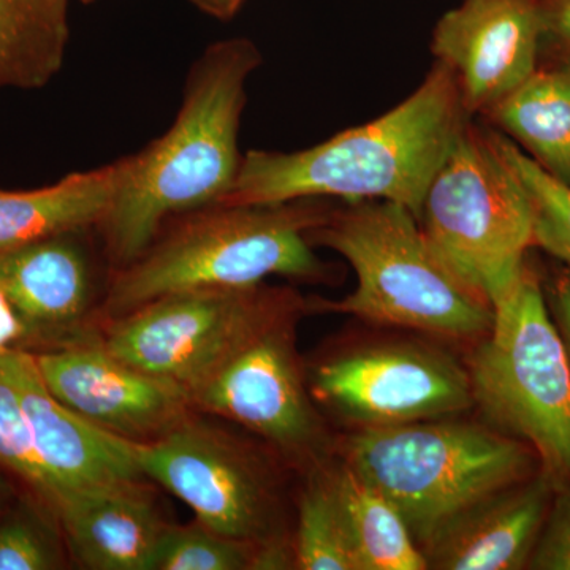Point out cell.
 Masks as SVG:
<instances>
[{
	"mask_svg": "<svg viewBox=\"0 0 570 570\" xmlns=\"http://www.w3.org/2000/svg\"><path fill=\"white\" fill-rule=\"evenodd\" d=\"M469 119L455 75L434 61L422 85L374 121L303 151L246 153L219 204L385 200L417 217L431 179Z\"/></svg>",
	"mask_w": 570,
	"mask_h": 570,
	"instance_id": "1",
	"label": "cell"
},
{
	"mask_svg": "<svg viewBox=\"0 0 570 570\" xmlns=\"http://www.w3.org/2000/svg\"><path fill=\"white\" fill-rule=\"evenodd\" d=\"M261 63L247 39L217 41L194 63L175 122L135 154L129 179L99 225L119 268L137 261L165 223L219 204L232 189L243 159L247 78Z\"/></svg>",
	"mask_w": 570,
	"mask_h": 570,
	"instance_id": "2",
	"label": "cell"
},
{
	"mask_svg": "<svg viewBox=\"0 0 570 570\" xmlns=\"http://www.w3.org/2000/svg\"><path fill=\"white\" fill-rule=\"evenodd\" d=\"M332 198L272 205L216 204L183 214L167 234L122 266L107 296L119 317L160 296L205 288H246L269 276L317 281L328 276L309 234L328 219Z\"/></svg>",
	"mask_w": 570,
	"mask_h": 570,
	"instance_id": "3",
	"label": "cell"
},
{
	"mask_svg": "<svg viewBox=\"0 0 570 570\" xmlns=\"http://www.w3.org/2000/svg\"><path fill=\"white\" fill-rule=\"evenodd\" d=\"M346 461L395 505L423 553L468 510L540 471L519 439L434 420L363 426L347 441Z\"/></svg>",
	"mask_w": 570,
	"mask_h": 570,
	"instance_id": "4",
	"label": "cell"
},
{
	"mask_svg": "<svg viewBox=\"0 0 570 570\" xmlns=\"http://www.w3.org/2000/svg\"><path fill=\"white\" fill-rule=\"evenodd\" d=\"M343 204L307 234L355 272V291L326 309L434 335L489 333L493 307L441 261L411 209L385 200Z\"/></svg>",
	"mask_w": 570,
	"mask_h": 570,
	"instance_id": "5",
	"label": "cell"
},
{
	"mask_svg": "<svg viewBox=\"0 0 570 570\" xmlns=\"http://www.w3.org/2000/svg\"><path fill=\"white\" fill-rule=\"evenodd\" d=\"M472 400L498 431L530 445L557 491L570 489V366L528 257L469 366Z\"/></svg>",
	"mask_w": 570,
	"mask_h": 570,
	"instance_id": "6",
	"label": "cell"
},
{
	"mask_svg": "<svg viewBox=\"0 0 570 570\" xmlns=\"http://www.w3.org/2000/svg\"><path fill=\"white\" fill-rule=\"evenodd\" d=\"M441 261L493 307L530 257L532 214L489 126L464 124L428 186L417 216Z\"/></svg>",
	"mask_w": 570,
	"mask_h": 570,
	"instance_id": "7",
	"label": "cell"
},
{
	"mask_svg": "<svg viewBox=\"0 0 570 570\" xmlns=\"http://www.w3.org/2000/svg\"><path fill=\"white\" fill-rule=\"evenodd\" d=\"M295 302L291 292L264 284L165 295L116 317L104 347L189 397L262 325L294 309Z\"/></svg>",
	"mask_w": 570,
	"mask_h": 570,
	"instance_id": "8",
	"label": "cell"
},
{
	"mask_svg": "<svg viewBox=\"0 0 570 570\" xmlns=\"http://www.w3.org/2000/svg\"><path fill=\"white\" fill-rule=\"evenodd\" d=\"M317 395L363 426L438 420L472 406L468 371L448 355L407 344L366 347L316 371Z\"/></svg>",
	"mask_w": 570,
	"mask_h": 570,
	"instance_id": "9",
	"label": "cell"
},
{
	"mask_svg": "<svg viewBox=\"0 0 570 570\" xmlns=\"http://www.w3.org/2000/svg\"><path fill=\"white\" fill-rule=\"evenodd\" d=\"M292 313L262 325L189 400L283 448L299 450L317 441L321 422L303 384L288 322Z\"/></svg>",
	"mask_w": 570,
	"mask_h": 570,
	"instance_id": "10",
	"label": "cell"
},
{
	"mask_svg": "<svg viewBox=\"0 0 570 570\" xmlns=\"http://www.w3.org/2000/svg\"><path fill=\"white\" fill-rule=\"evenodd\" d=\"M135 455L145 478L186 502L205 527L266 542L269 501L264 479L220 434L186 420L163 438L135 442Z\"/></svg>",
	"mask_w": 570,
	"mask_h": 570,
	"instance_id": "11",
	"label": "cell"
},
{
	"mask_svg": "<svg viewBox=\"0 0 570 570\" xmlns=\"http://www.w3.org/2000/svg\"><path fill=\"white\" fill-rule=\"evenodd\" d=\"M32 355L52 396L118 436L149 442L189 420L193 403L186 393L104 346H59Z\"/></svg>",
	"mask_w": 570,
	"mask_h": 570,
	"instance_id": "12",
	"label": "cell"
},
{
	"mask_svg": "<svg viewBox=\"0 0 570 570\" xmlns=\"http://www.w3.org/2000/svg\"><path fill=\"white\" fill-rule=\"evenodd\" d=\"M539 39V0H463L434 26L431 51L480 118L538 69Z\"/></svg>",
	"mask_w": 570,
	"mask_h": 570,
	"instance_id": "13",
	"label": "cell"
},
{
	"mask_svg": "<svg viewBox=\"0 0 570 570\" xmlns=\"http://www.w3.org/2000/svg\"><path fill=\"white\" fill-rule=\"evenodd\" d=\"M2 355L31 426L37 455L58 494V517L75 494L141 482L145 474L134 441L94 425L52 396L32 352L17 348L2 351Z\"/></svg>",
	"mask_w": 570,
	"mask_h": 570,
	"instance_id": "14",
	"label": "cell"
},
{
	"mask_svg": "<svg viewBox=\"0 0 570 570\" xmlns=\"http://www.w3.org/2000/svg\"><path fill=\"white\" fill-rule=\"evenodd\" d=\"M542 471L468 510L425 551L428 568L528 569L553 502Z\"/></svg>",
	"mask_w": 570,
	"mask_h": 570,
	"instance_id": "15",
	"label": "cell"
},
{
	"mask_svg": "<svg viewBox=\"0 0 570 570\" xmlns=\"http://www.w3.org/2000/svg\"><path fill=\"white\" fill-rule=\"evenodd\" d=\"M73 235L0 253V291L26 326L28 352L50 343L85 316L91 273Z\"/></svg>",
	"mask_w": 570,
	"mask_h": 570,
	"instance_id": "16",
	"label": "cell"
},
{
	"mask_svg": "<svg viewBox=\"0 0 570 570\" xmlns=\"http://www.w3.org/2000/svg\"><path fill=\"white\" fill-rule=\"evenodd\" d=\"M58 523L71 553L97 570H154L168 530L140 482L75 494Z\"/></svg>",
	"mask_w": 570,
	"mask_h": 570,
	"instance_id": "17",
	"label": "cell"
},
{
	"mask_svg": "<svg viewBox=\"0 0 570 570\" xmlns=\"http://www.w3.org/2000/svg\"><path fill=\"white\" fill-rule=\"evenodd\" d=\"M134 163L135 154L40 189H0V253L102 224Z\"/></svg>",
	"mask_w": 570,
	"mask_h": 570,
	"instance_id": "18",
	"label": "cell"
},
{
	"mask_svg": "<svg viewBox=\"0 0 570 570\" xmlns=\"http://www.w3.org/2000/svg\"><path fill=\"white\" fill-rule=\"evenodd\" d=\"M480 119L570 187V70L538 67Z\"/></svg>",
	"mask_w": 570,
	"mask_h": 570,
	"instance_id": "19",
	"label": "cell"
},
{
	"mask_svg": "<svg viewBox=\"0 0 570 570\" xmlns=\"http://www.w3.org/2000/svg\"><path fill=\"white\" fill-rule=\"evenodd\" d=\"M69 0H0V89L43 88L62 69Z\"/></svg>",
	"mask_w": 570,
	"mask_h": 570,
	"instance_id": "20",
	"label": "cell"
},
{
	"mask_svg": "<svg viewBox=\"0 0 570 570\" xmlns=\"http://www.w3.org/2000/svg\"><path fill=\"white\" fill-rule=\"evenodd\" d=\"M333 483L358 570L428 569L425 553L387 498L344 466Z\"/></svg>",
	"mask_w": 570,
	"mask_h": 570,
	"instance_id": "21",
	"label": "cell"
},
{
	"mask_svg": "<svg viewBox=\"0 0 570 570\" xmlns=\"http://www.w3.org/2000/svg\"><path fill=\"white\" fill-rule=\"evenodd\" d=\"M490 130L499 154L530 202L534 247L570 268V187L547 174L505 135Z\"/></svg>",
	"mask_w": 570,
	"mask_h": 570,
	"instance_id": "22",
	"label": "cell"
},
{
	"mask_svg": "<svg viewBox=\"0 0 570 570\" xmlns=\"http://www.w3.org/2000/svg\"><path fill=\"white\" fill-rule=\"evenodd\" d=\"M296 568L358 570L333 479L316 480L299 501Z\"/></svg>",
	"mask_w": 570,
	"mask_h": 570,
	"instance_id": "23",
	"label": "cell"
},
{
	"mask_svg": "<svg viewBox=\"0 0 570 570\" xmlns=\"http://www.w3.org/2000/svg\"><path fill=\"white\" fill-rule=\"evenodd\" d=\"M0 468L13 475L39 508L58 517L59 501L47 471L41 466L31 426L22 409L20 395L11 381L0 351Z\"/></svg>",
	"mask_w": 570,
	"mask_h": 570,
	"instance_id": "24",
	"label": "cell"
},
{
	"mask_svg": "<svg viewBox=\"0 0 570 570\" xmlns=\"http://www.w3.org/2000/svg\"><path fill=\"white\" fill-rule=\"evenodd\" d=\"M262 542L225 535L197 521L165 532L154 570L254 569Z\"/></svg>",
	"mask_w": 570,
	"mask_h": 570,
	"instance_id": "25",
	"label": "cell"
},
{
	"mask_svg": "<svg viewBox=\"0 0 570 570\" xmlns=\"http://www.w3.org/2000/svg\"><path fill=\"white\" fill-rule=\"evenodd\" d=\"M58 558L32 521L14 517L0 523V570H48Z\"/></svg>",
	"mask_w": 570,
	"mask_h": 570,
	"instance_id": "26",
	"label": "cell"
},
{
	"mask_svg": "<svg viewBox=\"0 0 570 570\" xmlns=\"http://www.w3.org/2000/svg\"><path fill=\"white\" fill-rule=\"evenodd\" d=\"M528 569L570 570V489L554 493Z\"/></svg>",
	"mask_w": 570,
	"mask_h": 570,
	"instance_id": "27",
	"label": "cell"
},
{
	"mask_svg": "<svg viewBox=\"0 0 570 570\" xmlns=\"http://www.w3.org/2000/svg\"><path fill=\"white\" fill-rule=\"evenodd\" d=\"M538 67L570 70V0H539Z\"/></svg>",
	"mask_w": 570,
	"mask_h": 570,
	"instance_id": "28",
	"label": "cell"
},
{
	"mask_svg": "<svg viewBox=\"0 0 570 570\" xmlns=\"http://www.w3.org/2000/svg\"><path fill=\"white\" fill-rule=\"evenodd\" d=\"M543 295H546L547 307L550 316L557 326L558 335L564 346L570 366V268L566 265H558L551 269L549 277L542 279Z\"/></svg>",
	"mask_w": 570,
	"mask_h": 570,
	"instance_id": "29",
	"label": "cell"
},
{
	"mask_svg": "<svg viewBox=\"0 0 570 570\" xmlns=\"http://www.w3.org/2000/svg\"><path fill=\"white\" fill-rule=\"evenodd\" d=\"M28 351V332L0 291V351Z\"/></svg>",
	"mask_w": 570,
	"mask_h": 570,
	"instance_id": "30",
	"label": "cell"
},
{
	"mask_svg": "<svg viewBox=\"0 0 570 570\" xmlns=\"http://www.w3.org/2000/svg\"><path fill=\"white\" fill-rule=\"evenodd\" d=\"M193 2L205 13L220 18V20H228L234 17L245 0H193Z\"/></svg>",
	"mask_w": 570,
	"mask_h": 570,
	"instance_id": "31",
	"label": "cell"
}]
</instances>
